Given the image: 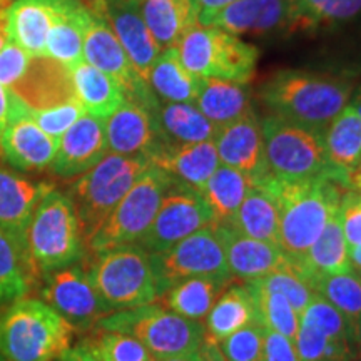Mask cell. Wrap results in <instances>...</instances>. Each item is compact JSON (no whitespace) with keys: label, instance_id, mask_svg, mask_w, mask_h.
<instances>
[{"label":"cell","instance_id":"cell-1","mask_svg":"<svg viewBox=\"0 0 361 361\" xmlns=\"http://www.w3.org/2000/svg\"><path fill=\"white\" fill-rule=\"evenodd\" d=\"M353 82L338 75L305 69L274 72L259 89V101L271 112L316 130L328 128L348 106Z\"/></svg>","mask_w":361,"mask_h":361},{"label":"cell","instance_id":"cell-2","mask_svg":"<svg viewBox=\"0 0 361 361\" xmlns=\"http://www.w3.org/2000/svg\"><path fill=\"white\" fill-rule=\"evenodd\" d=\"M264 183L279 206V247L298 266L340 207L343 192L348 189L328 176L301 180L271 176Z\"/></svg>","mask_w":361,"mask_h":361},{"label":"cell","instance_id":"cell-3","mask_svg":"<svg viewBox=\"0 0 361 361\" xmlns=\"http://www.w3.org/2000/svg\"><path fill=\"white\" fill-rule=\"evenodd\" d=\"M75 328L37 298L0 310V356L6 361H54L71 348Z\"/></svg>","mask_w":361,"mask_h":361},{"label":"cell","instance_id":"cell-4","mask_svg":"<svg viewBox=\"0 0 361 361\" xmlns=\"http://www.w3.org/2000/svg\"><path fill=\"white\" fill-rule=\"evenodd\" d=\"M85 271L112 313L152 305L164 295L154 258L139 245L92 252Z\"/></svg>","mask_w":361,"mask_h":361},{"label":"cell","instance_id":"cell-5","mask_svg":"<svg viewBox=\"0 0 361 361\" xmlns=\"http://www.w3.org/2000/svg\"><path fill=\"white\" fill-rule=\"evenodd\" d=\"M84 238L74 204L54 188L42 197L27 229V259L35 283L40 274L79 263Z\"/></svg>","mask_w":361,"mask_h":361},{"label":"cell","instance_id":"cell-6","mask_svg":"<svg viewBox=\"0 0 361 361\" xmlns=\"http://www.w3.org/2000/svg\"><path fill=\"white\" fill-rule=\"evenodd\" d=\"M149 168L151 161L144 156H119L109 152L92 169L72 183L67 196L78 214L84 245Z\"/></svg>","mask_w":361,"mask_h":361},{"label":"cell","instance_id":"cell-7","mask_svg":"<svg viewBox=\"0 0 361 361\" xmlns=\"http://www.w3.org/2000/svg\"><path fill=\"white\" fill-rule=\"evenodd\" d=\"M183 66L202 79L250 84L258 66V47L219 27L196 24L174 44Z\"/></svg>","mask_w":361,"mask_h":361},{"label":"cell","instance_id":"cell-8","mask_svg":"<svg viewBox=\"0 0 361 361\" xmlns=\"http://www.w3.org/2000/svg\"><path fill=\"white\" fill-rule=\"evenodd\" d=\"M96 326L135 338L156 360L197 353L206 336V326L201 322L188 319L154 303L114 311Z\"/></svg>","mask_w":361,"mask_h":361},{"label":"cell","instance_id":"cell-9","mask_svg":"<svg viewBox=\"0 0 361 361\" xmlns=\"http://www.w3.org/2000/svg\"><path fill=\"white\" fill-rule=\"evenodd\" d=\"M266 164L273 178L301 180L328 176L326 151L322 130L291 123L276 116L261 121Z\"/></svg>","mask_w":361,"mask_h":361},{"label":"cell","instance_id":"cell-10","mask_svg":"<svg viewBox=\"0 0 361 361\" xmlns=\"http://www.w3.org/2000/svg\"><path fill=\"white\" fill-rule=\"evenodd\" d=\"M174 178L151 164L146 173L134 183L106 221L94 231L85 246L90 252L135 245L154 221L162 196Z\"/></svg>","mask_w":361,"mask_h":361},{"label":"cell","instance_id":"cell-11","mask_svg":"<svg viewBox=\"0 0 361 361\" xmlns=\"http://www.w3.org/2000/svg\"><path fill=\"white\" fill-rule=\"evenodd\" d=\"M213 224V213L201 191L173 179L168 191L162 196L154 221L135 245L144 247L151 255H159L191 234Z\"/></svg>","mask_w":361,"mask_h":361},{"label":"cell","instance_id":"cell-12","mask_svg":"<svg viewBox=\"0 0 361 361\" xmlns=\"http://www.w3.org/2000/svg\"><path fill=\"white\" fill-rule=\"evenodd\" d=\"M44 303L56 310L75 329H89L111 314L90 281L87 271L79 263L47 271L37 278Z\"/></svg>","mask_w":361,"mask_h":361},{"label":"cell","instance_id":"cell-13","mask_svg":"<svg viewBox=\"0 0 361 361\" xmlns=\"http://www.w3.org/2000/svg\"><path fill=\"white\" fill-rule=\"evenodd\" d=\"M164 295L173 284L188 278H231L224 247L216 226L191 234L168 251L152 255Z\"/></svg>","mask_w":361,"mask_h":361},{"label":"cell","instance_id":"cell-14","mask_svg":"<svg viewBox=\"0 0 361 361\" xmlns=\"http://www.w3.org/2000/svg\"><path fill=\"white\" fill-rule=\"evenodd\" d=\"M84 61L111 75L121 85L129 101L156 107L159 99L154 96L146 80L139 78L124 47L102 17L90 12L84 34Z\"/></svg>","mask_w":361,"mask_h":361},{"label":"cell","instance_id":"cell-15","mask_svg":"<svg viewBox=\"0 0 361 361\" xmlns=\"http://www.w3.org/2000/svg\"><path fill=\"white\" fill-rule=\"evenodd\" d=\"M57 141L35 124L27 104L11 90V117L0 135L2 159L19 173H42L51 169Z\"/></svg>","mask_w":361,"mask_h":361},{"label":"cell","instance_id":"cell-16","mask_svg":"<svg viewBox=\"0 0 361 361\" xmlns=\"http://www.w3.org/2000/svg\"><path fill=\"white\" fill-rule=\"evenodd\" d=\"M90 12L102 17L124 47L139 78L147 82L149 71L162 49L147 29L141 0H82Z\"/></svg>","mask_w":361,"mask_h":361},{"label":"cell","instance_id":"cell-17","mask_svg":"<svg viewBox=\"0 0 361 361\" xmlns=\"http://www.w3.org/2000/svg\"><path fill=\"white\" fill-rule=\"evenodd\" d=\"M159 104V102H157ZM156 107L126 99L106 119V139L111 154L151 157L168 141L156 116Z\"/></svg>","mask_w":361,"mask_h":361},{"label":"cell","instance_id":"cell-18","mask_svg":"<svg viewBox=\"0 0 361 361\" xmlns=\"http://www.w3.org/2000/svg\"><path fill=\"white\" fill-rule=\"evenodd\" d=\"M214 146L221 164L241 171L255 184L271 178L264 156L263 128L255 111L218 128Z\"/></svg>","mask_w":361,"mask_h":361},{"label":"cell","instance_id":"cell-19","mask_svg":"<svg viewBox=\"0 0 361 361\" xmlns=\"http://www.w3.org/2000/svg\"><path fill=\"white\" fill-rule=\"evenodd\" d=\"M56 188L51 180L30 179L0 166V231L19 245L27 256V229L39 202Z\"/></svg>","mask_w":361,"mask_h":361},{"label":"cell","instance_id":"cell-20","mask_svg":"<svg viewBox=\"0 0 361 361\" xmlns=\"http://www.w3.org/2000/svg\"><path fill=\"white\" fill-rule=\"evenodd\" d=\"M107 154L106 121L84 114L59 139L51 173L61 179H78Z\"/></svg>","mask_w":361,"mask_h":361},{"label":"cell","instance_id":"cell-21","mask_svg":"<svg viewBox=\"0 0 361 361\" xmlns=\"http://www.w3.org/2000/svg\"><path fill=\"white\" fill-rule=\"evenodd\" d=\"M201 25L219 27L234 35L288 32L286 0H238L213 13L200 16Z\"/></svg>","mask_w":361,"mask_h":361},{"label":"cell","instance_id":"cell-22","mask_svg":"<svg viewBox=\"0 0 361 361\" xmlns=\"http://www.w3.org/2000/svg\"><path fill=\"white\" fill-rule=\"evenodd\" d=\"M216 229L223 243L226 261L233 278H241L250 283L295 266L278 245L247 238L231 226H216Z\"/></svg>","mask_w":361,"mask_h":361},{"label":"cell","instance_id":"cell-23","mask_svg":"<svg viewBox=\"0 0 361 361\" xmlns=\"http://www.w3.org/2000/svg\"><path fill=\"white\" fill-rule=\"evenodd\" d=\"M149 161L171 178L189 184L197 191L204 188L207 179L221 164L214 141L174 142L168 139Z\"/></svg>","mask_w":361,"mask_h":361},{"label":"cell","instance_id":"cell-24","mask_svg":"<svg viewBox=\"0 0 361 361\" xmlns=\"http://www.w3.org/2000/svg\"><path fill=\"white\" fill-rule=\"evenodd\" d=\"M30 111H42L71 99H78L71 69L51 57H32L27 75L11 89Z\"/></svg>","mask_w":361,"mask_h":361},{"label":"cell","instance_id":"cell-25","mask_svg":"<svg viewBox=\"0 0 361 361\" xmlns=\"http://www.w3.org/2000/svg\"><path fill=\"white\" fill-rule=\"evenodd\" d=\"M59 6L61 0H13L7 11L8 40L30 57H44Z\"/></svg>","mask_w":361,"mask_h":361},{"label":"cell","instance_id":"cell-26","mask_svg":"<svg viewBox=\"0 0 361 361\" xmlns=\"http://www.w3.org/2000/svg\"><path fill=\"white\" fill-rule=\"evenodd\" d=\"M329 178L348 189V178L361 164V119L346 106L323 133Z\"/></svg>","mask_w":361,"mask_h":361},{"label":"cell","instance_id":"cell-27","mask_svg":"<svg viewBox=\"0 0 361 361\" xmlns=\"http://www.w3.org/2000/svg\"><path fill=\"white\" fill-rule=\"evenodd\" d=\"M90 11L82 0H61L45 44V57L72 69L84 61V34Z\"/></svg>","mask_w":361,"mask_h":361},{"label":"cell","instance_id":"cell-28","mask_svg":"<svg viewBox=\"0 0 361 361\" xmlns=\"http://www.w3.org/2000/svg\"><path fill=\"white\" fill-rule=\"evenodd\" d=\"M311 286L316 279L333 274H343L353 271L350 261V250L343 233L338 209L324 226L323 233L316 239L314 245L305 255L303 261L296 266Z\"/></svg>","mask_w":361,"mask_h":361},{"label":"cell","instance_id":"cell-29","mask_svg":"<svg viewBox=\"0 0 361 361\" xmlns=\"http://www.w3.org/2000/svg\"><path fill=\"white\" fill-rule=\"evenodd\" d=\"M247 238L279 246V206L268 184H255L229 224Z\"/></svg>","mask_w":361,"mask_h":361},{"label":"cell","instance_id":"cell-30","mask_svg":"<svg viewBox=\"0 0 361 361\" xmlns=\"http://www.w3.org/2000/svg\"><path fill=\"white\" fill-rule=\"evenodd\" d=\"M194 106L218 128L255 111L250 85L206 78H201L200 92Z\"/></svg>","mask_w":361,"mask_h":361},{"label":"cell","instance_id":"cell-31","mask_svg":"<svg viewBox=\"0 0 361 361\" xmlns=\"http://www.w3.org/2000/svg\"><path fill=\"white\" fill-rule=\"evenodd\" d=\"M141 13L161 49L174 45L191 27L200 24L196 0H141Z\"/></svg>","mask_w":361,"mask_h":361},{"label":"cell","instance_id":"cell-32","mask_svg":"<svg viewBox=\"0 0 361 361\" xmlns=\"http://www.w3.org/2000/svg\"><path fill=\"white\" fill-rule=\"evenodd\" d=\"M75 96L82 104L85 114L106 121L123 106L126 94L111 75L82 61L71 69Z\"/></svg>","mask_w":361,"mask_h":361},{"label":"cell","instance_id":"cell-33","mask_svg":"<svg viewBox=\"0 0 361 361\" xmlns=\"http://www.w3.org/2000/svg\"><path fill=\"white\" fill-rule=\"evenodd\" d=\"M147 84L159 101L194 104L200 92L201 78H196L183 66L176 45H169L162 49L152 64Z\"/></svg>","mask_w":361,"mask_h":361},{"label":"cell","instance_id":"cell-34","mask_svg":"<svg viewBox=\"0 0 361 361\" xmlns=\"http://www.w3.org/2000/svg\"><path fill=\"white\" fill-rule=\"evenodd\" d=\"M259 322L256 301L247 284L228 286L206 318V335L223 341L238 329Z\"/></svg>","mask_w":361,"mask_h":361},{"label":"cell","instance_id":"cell-35","mask_svg":"<svg viewBox=\"0 0 361 361\" xmlns=\"http://www.w3.org/2000/svg\"><path fill=\"white\" fill-rule=\"evenodd\" d=\"M255 186L251 178L241 171L219 164L213 176L201 189L202 197L213 213L216 226L229 224L236 214L238 207L245 201L247 192Z\"/></svg>","mask_w":361,"mask_h":361},{"label":"cell","instance_id":"cell-36","mask_svg":"<svg viewBox=\"0 0 361 361\" xmlns=\"http://www.w3.org/2000/svg\"><path fill=\"white\" fill-rule=\"evenodd\" d=\"M288 32H314L350 20L361 12V0H286Z\"/></svg>","mask_w":361,"mask_h":361},{"label":"cell","instance_id":"cell-37","mask_svg":"<svg viewBox=\"0 0 361 361\" xmlns=\"http://www.w3.org/2000/svg\"><path fill=\"white\" fill-rule=\"evenodd\" d=\"M231 278H188L173 284L166 293V301L171 311L188 319L202 322L223 291L229 286Z\"/></svg>","mask_w":361,"mask_h":361},{"label":"cell","instance_id":"cell-38","mask_svg":"<svg viewBox=\"0 0 361 361\" xmlns=\"http://www.w3.org/2000/svg\"><path fill=\"white\" fill-rule=\"evenodd\" d=\"M156 116L162 133L174 142L214 141L218 133V126L189 102L159 101Z\"/></svg>","mask_w":361,"mask_h":361},{"label":"cell","instance_id":"cell-39","mask_svg":"<svg viewBox=\"0 0 361 361\" xmlns=\"http://www.w3.org/2000/svg\"><path fill=\"white\" fill-rule=\"evenodd\" d=\"M35 276L25 252L19 245L0 231V310L29 295Z\"/></svg>","mask_w":361,"mask_h":361},{"label":"cell","instance_id":"cell-40","mask_svg":"<svg viewBox=\"0 0 361 361\" xmlns=\"http://www.w3.org/2000/svg\"><path fill=\"white\" fill-rule=\"evenodd\" d=\"M313 290L345 316L358 336L361 324V283L358 273L350 271V273L323 276L313 283Z\"/></svg>","mask_w":361,"mask_h":361},{"label":"cell","instance_id":"cell-41","mask_svg":"<svg viewBox=\"0 0 361 361\" xmlns=\"http://www.w3.org/2000/svg\"><path fill=\"white\" fill-rule=\"evenodd\" d=\"M251 288L258 310V319L266 329L276 331L296 343L301 328V313L283 295L268 291L255 283H246Z\"/></svg>","mask_w":361,"mask_h":361},{"label":"cell","instance_id":"cell-42","mask_svg":"<svg viewBox=\"0 0 361 361\" xmlns=\"http://www.w3.org/2000/svg\"><path fill=\"white\" fill-rule=\"evenodd\" d=\"M296 348L301 361H353L360 358L355 343L328 336L306 323H301Z\"/></svg>","mask_w":361,"mask_h":361},{"label":"cell","instance_id":"cell-43","mask_svg":"<svg viewBox=\"0 0 361 361\" xmlns=\"http://www.w3.org/2000/svg\"><path fill=\"white\" fill-rule=\"evenodd\" d=\"M84 341L99 361H157L142 343L124 333L97 328L96 335Z\"/></svg>","mask_w":361,"mask_h":361},{"label":"cell","instance_id":"cell-44","mask_svg":"<svg viewBox=\"0 0 361 361\" xmlns=\"http://www.w3.org/2000/svg\"><path fill=\"white\" fill-rule=\"evenodd\" d=\"M250 283L258 284V286L264 288V290L268 291H274L283 295L288 301H290L293 308H295L298 313H303L306 306L310 305V301L316 296L313 286H311L308 279L298 271L296 266L276 271V273H271L268 276L255 279V281Z\"/></svg>","mask_w":361,"mask_h":361},{"label":"cell","instance_id":"cell-45","mask_svg":"<svg viewBox=\"0 0 361 361\" xmlns=\"http://www.w3.org/2000/svg\"><path fill=\"white\" fill-rule=\"evenodd\" d=\"M301 323L314 326L316 329H319V331L326 333L328 336L355 343V345L358 346V336H356L351 324L346 322L345 316H343L335 306L329 305L322 296L316 295L313 300L310 301V305L306 306L303 313H301Z\"/></svg>","mask_w":361,"mask_h":361},{"label":"cell","instance_id":"cell-46","mask_svg":"<svg viewBox=\"0 0 361 361\" xmlns=\"http://www.w3.org/2000/svg\"><path fill=\"white\" fill-rule=\"evenodd\" d=\"M228 361H264V326L259 322L238 329L219 341Z\"/></svg>","mask_w":361,"mask_h":361},{"label":"cell","instance_id":"cell-47","mask_svg":"<svg viewBox=\"0 0 361 361\" xmlns=\"http://www.w3.org/2000/svg\"><path fill=\"white\" fill-rule=\"evenodd\" d=\"M30 114H32L35 124L59 142V139L85 114V109L79 99H71V101L57 104L49 109L30 111Z\"/></svg>","mask_w":361,"mask_h":361},{"label":"cell","instance_id":"cell-48","mask_svg":"<svg viewBox=\"0 0 361 361\" xmlns=\"http://www.w3.org/2000/svg\"><path fill=\"white\" fill-rule=\"evenodd\" d=\"M32 57L19 45L8 42L0 49V84L11 90L13 85L19 84L29 69Z\"/></svg>","mask_w":361,"mask_h":361},{"label":"cell","instance_id":"cell-49","mask_svg":"<svg viewBox=\"0 0 361 361\" xmlns=\"http://www.w3.org/2000/svg\"><path fill=\"white\" fill-rule=\"evenodd\" d=\"M338 214H340L341 228L345 233L346 243H348V250L361 245V192L348 189L343 192L340 207H338Z\"/></svg>","mask_w":361,"mask_h":361},{"label":"cell","instance_id":"cell-50","mask_svg":"<svg viewBox=\"0 0 361 361\" xmlns=\"http://www.w3.org/2000/svg\"><path fill=\"white\" fill-rule=\"evenodd\" d=\"M264 361H301L296 343L264 328Z\"/></svg>","mask_w":361,"mask_h":361},{"label":"cell","instance_id":"cell-51","mask_svg":"<svg viewBox=\"0 0 361 361\" xmlns=\"http://www.w3.org/2000/svg\"><path fill=\"white\" fill-rule=\"evenodd\" d=\"M197 353H200L201 361H228L223 351H221L219 343L213 340L209 335L204 336V340H202Z\"/></svg>","mask_w":361,"mask_h":361},{"label":"cell","instance_id":"cell-52","mask_svg":"<svg viewBox=\"0 0 361 361\" xmlns=\"http://www.w3.org/2000/svg\"><path fill=\"white\" fill-rule=\"evenodd\" d=\"M59 361H99L87 346V343L80 341L79 345L72 346L59 358Z\"/></svg>","mask_w":361,"mask_h":361},{"label":"cell","instance_id":"cell-53","mask_svg":"<svg viewBox=\"0 0 361 361\" xmlns=\"http://www.w3.org/2000/svg\"><path fill=\"white\" fill-rule=\"evenodd\" d=\"M8 117H11V90L0 84V135L7 128Z\"/></svg>","mask_w":361,"mask_h":361},{"label":"cell","instance_id":"cell-54","mask_svg":"<svg viewBox=\"0 0 361 361\" xmlns=\"http://www.w3.org/2000/svg\"><path fill=\"white\" fill-rule=\"evenodd\" d=\"M197 7H200V16L202 13H213L224 8L229 4L238 2V0H196Z\"/></svg>","mask_w":361,"mask_h":361},{"label":"cell","instance_id":"cell-55","mask_svg":"<svg viewBox=\"0 0 361 361\" xmlns=\"http://www.w3.org/2000/svg\"><path fill=\"white\" fill-rule=\"evenodd\" d=\"M348 106L353 107V111L358 114V117L361 119V84L356 89H353V92H351Z\"/></svg>","mask_w":361,"mask_h":361},{"label":"cell","instance_id":"cell-56","mask_svg":"<svg viewBox=\"0 0 361 361\" xmlns=\"http://www.w3.org/2000/svg\"><path fill=\"white\" fill-rule=\"evenodd\" d=\"M350 261H351V268H353V271H356V273H361V245L356 247H351Z\"/></svg>","mask_w":361,"mask_h":361},{"label":"cell","instance_id":"cell-57","mask_svg":"<svg viewBox=\"0 0 361 361\" xmlns=\"http://www.w3.org/2000/svg\"><path fill=\"white\" fill-rule=\"evenodd\" d=\"M348 189H353V191L361 192V168L356 169L353 174H350Z\"/></svg>","mask_w":361,"mask_h":361},{"label":"cell","instance_id":"cell-58","mask_svg":"<svg viewBox=\"0 0 361 361\" xmlns=\"http://www.w3.org/2000/svg\"><path fill=\"white\" fill-rule=\"evenodd\" d=\"M157 361H201L200 353H191L184 356H174V358H166V360H157Z\"/></svg>","mask_w":361,"mask_h":361},{"label":"cell","instance_id":"cell-59","mask_svg":"<svg viewBox=\"0 0 361 361\" xmlns=\"http://www.w3.org/2000/svg\"><path fill=\"white\" fill-rule=\"evenodd\" d=\"M358 356L361 358V324H360V331H358Z\"/></svg>","mask_w":361,"mask_h":361},{"label":"cell","instance_id":"cell-60","mask_svg":"<svg viewBox=\"0 0 361 361\" xmlns=\"http://www.w3.org/2000/svg\"><path fill=\"white\" fill-rule=\"evenodd\" d=\"M358 278H360V283H361V273H358Z\"/></svg>","mask_w":361,"mask_h":361},{"label":"cell","instance_id":"cell-61","mask_svg":"<svg viewBox=\"0 0 361 361\" xmlns=\"http://www.w3.org/2000/svg\"><path fill=\"white\" fill-rule=\"evenodd\" d=\"M353 361H361V358H356V360H353Z\"/></svg>","mask_w":361,"mask_h":361},{"label":"cell","instance_id":"cell-62","mask_svg":"<svg viewBox=\"0 0 361 361\" xmlns=\"http://www.w3.org/2000/svg\"><path fill=\"white\" fill-rule=\"evenodd\" d=\"M360 168H361V164H360ZM360 168H358V169H360Z\"/></svg>","mask_w":361,"mask_h":361}]
</instances>
